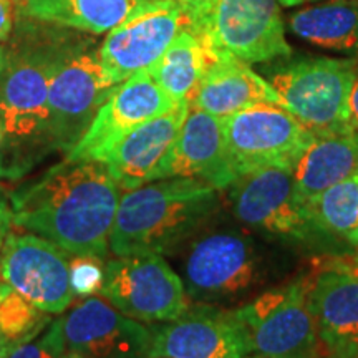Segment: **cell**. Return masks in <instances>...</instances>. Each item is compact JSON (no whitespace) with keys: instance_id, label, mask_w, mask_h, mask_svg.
Returning <instances> with one entry per match:
<instances>
[{"instance_id":"obj_40","label":"cell","mask_w":358,"mask_h":358,"mask_svg":"<svg viewBox=\"0 0 358 358\" xmlns=\"http://www.w3.org/2000/svg\"><path fill=\"white\" fill-rule=\"evenodd\" d=\"M0 282H2V279H0Z\"/></svg>"},{"instance_id":"obj_13","label":"cell","mask_w":358,"mask_h":358,"mask_svg":"<svg viewBox=\"0 0 358 358\" xmlns=\"http://www.w3.org/2000/svg\"><path fill=\"white\" fill-rule=\"evenodd\" d=\"M187 25L178 0H141L98 48L101 66L113 85L148 70Z\"/></svg>"},{"instance_id":"obj_32","label":"cell","mask_w":358,"mask_h":358,"mask_svg":"<svg viewBox=\"0 0 358 358\" xmlns=\"http://www.w3.org/2000/svg\"><path fill=\"white\" fill-rule=\"evenodd\" d=\"M13 27V2L0 0V43L6 42Z\"/></svg>"},{"instance_id":"obj_38","label":"cell","mask_w":358,"mask_h":358,"mask_svg":"<svg viewBox=\"0 0 358 358\" xmlns=\"http://www.w3.org/2000/svg\"><path fill=\"white\" fill-rule=\"evenodd\" d=\"M153 358H171V357H153Z\"/></svg>"},{"instance_id":"obj_21","label":"cell","mask_w":358,"mask_h":358,"mask_svg":"<svg viewBox=\"0 0 358 358\" xmlns=\"http://www.w3.org/2000/svg\"><path fill=\"white\" fill-rule=\"evenodd\" d=\"M295 185L310 201L343 179L358 173V129L313 134L292 168Z\"/></svg>"},{"instance_id":"obj_16","label":"cell","mask_w":358,"mask_h":358,"mask_svg":"<svg viewBox=\"0 0 358 358\" xmlns=\"http://www.w3.org/2000/svg\"><path fill=\"white\" fill-rule=\"evenodd\" d=\"M60 322L66 352L87 358H148L151 329L103 299H83Z\"/></svg>"},{"instance_id":"obj_39","label":"cell","mask_w":358,"mask_h":358,"mask_svg":"<svg viewBox=\"0 0 358 358\" xmlns=\"http://www.w3.org/2000/svg\"><path fill=\"white\" fill-rule=\"evenodd\" d=\"M355 259L358 261V249H357V256H355Z\"/></svg>"},{"instance_id":"obj_3","label":"cell","mask_w":358,"mask_h":358,"mask_svg":"<svg viewBox=\"0 0 358 358\" xmlns=\"http://www.w3.org/2000/svg\"><path fill=\"white\" fill-rule=\"evenodd\" d=\"M62 38L0 47V122L24 171L48 151V87Z\"/></svg>"},{"instance_id":"obj_19","label":"cell","mask_w":358,"mask_h":358,"mask_svg":"<svg viewBox=\"0 0 358 358\" xmlns=\"http://www.w3.org/2000/svg\"><path fill=\"white\" fill-rule=\"evenodd\" d=\"M189 108V101H179L166 113L134 128L111 148L103 163L122 191L151 182L159 163L176 141Z\"/></svg>"},{"instance_id":"obj_20","label":"cell","mask_w":358,"mask_h":358,"mask_svg":"<svg viewBox=\"0 0 358 358\" xmlns=\"http://www.w3.org/2000/svg\"><path fill=\"white\" fill-rule=\"evenodd\" d=\"M262 103L280 105L271 83L245 62L226 53H216L214 62L201 78L191 106L217 118H226L236 111Z\"/></svg>"},{"instance_id":"obj_35","label":"cell","mask_w":358,"mask_h":358,"mask_svg":"<svg viewBox=\"0 0 358 358\" xmlns=\"http://www.w3.org/2000/svg\"><path fill=\"white\" fill-rule=\"evenodd\" d=\"M313 2H325V0H279V3H282L284 7H295V6H302V3H313Z\"/></svg>"},{"instance_id":"obj_30","label":"cell","mask_w":358,"mask_h":358,"mask_svg":"<svg viewBox=\"0 0 358 358\" xmlns=\"http://www.w3.org/2000/svg\"><path fill=\"white\" fill-rule=\"evenodd\" d=\"M25 174L20 163L13 155L10 143L7 140L6 129L0 122V179H19Z\"/></svg>"},{"instance_id":"obj_23","label":"cell","mask_w":358,"mask_h":358,"mask_svg":"<svg viewBox=\"0 0 358 358\" xmlns=\"http://www.w3.org/2000/svg\"><path fill=\"white\" fill-rule=\"evenodd\" d=\"M214 52L206 40L189 27L179 32L158 60L150 66L151 75L174 101H192L201 78L213 64Z\"/></svg>"},{"instance_id":"obj_10","label":"cell","mask_w":358,"mask_h":358,"mask_svg":"<svg viewBox=\"0 0 358 358\" xmlns=\"http://www.w3.org/2000/svg\"><path fill=\"white\" fill-rule=\"evenodd\" d=\"M232 214L245 227L306 241L319 229L295 185L292 168H266L237 176L227 187Z\"/></svg>"},{"instance_id":"obj_12","label":"cell","mask_w":358,"mask_h":358,"mask_svg":"<svg viewBox=\"0 0 358 358\" xmlns=\"http://www.w3.org/2000/svg\"><path fill=\"white\" fill-rule=\"evenodd\" d=\"M70 254L34 232H8L0 248V279L45 313H64L75 295Z\"/></svg>"},{"instance_id":"obj_27","label":"cell","mask_w":358,"mask_h":358,"mask_svg":"<svg viewBox=\"0 0 358 358\" xmlns=\"http://www.w3.org/2000/svg\"><path fill=\"white\" fill-rule=\"evenodd\" d=\"M105 282V259L75 256L70 259V287L77 299L100 295Z\"/></svg>"},{"instance_id":"obj_14","label":"cell","mask_w":358,"mask_h":358,"mask_svg":"<svg viewBox=\"0 0 358 358\" xmlns=\"http://www.w3.org/2000/svg\"><path fill=\"white\" fill-rule=\"evenodd\" d=\"M248 335L236 310L191 302L176 320L151 327L148 358H244Z\"/></svg>"},{"instance_id":"obj_1","label":"cell","mask_w":358,"mask_h":358,"mask_svg":"<svg viewBox=\"0 0 358 358\" xmlns=\"http://www.w3.org/2000/svg\"><path fill=\"white\" fill-rule=\"evenodd\" d=\"M122 187L103 161L66 158L8 196L12 222L70 256L105 259Z\"/></svg>"},{"instance_id":"obj_25","label":"cell","mask_w":358,"mask_h":358,"mask_svg":"<svg viewBox=\"0 0 358 358\" xmlns=\"http://www.w3.org/2000/svg\"><path fill=\"white\" fill-rule=\"evenodd\" d=\"M308 211L320 232L358 249V173L308 201Z\"/></svg>"},{"instance_id":"obj_11","label":"cell","mask_w":358,"mask_h":358,"mask_svg":"<svg viewBox=\"0 0 358 358\" xmlns=\"http://www.w3.org/2000/svg\"><path fill=\"white\" fill-rule=\"evenodd\" d=\"M201 37L216 53L245 64L292 55L279 0H216Z\"/></svg>"},{"instance_id":"obj_34","label":"cell","mask_w":358,"mask_h":358,"mask_svg":"<svg viewBox=\"0 0 358 358\" xmlns=\"http://www.w3.org/2000/svg\"><path fill=\"white\" fill-rule=\"evenodd\" d=\"M350 122L352 127L358 129V70L355 82H353V88L350 93Z\"/></svg>"},{"instance_id":"obj_15","label":"cell","mask_w":358,"mask_h":358,"mask_svg":"<svg viewBox=\"0 0 358 358\" xmlns=\"http://www.w3.org/2000/svg\"><path fill=\"white\" fill-rule=\"evenodd\" d=\"M174 105L176 101L156 83L150 69L138 71L115 88L66 158L103 161L123 136Z\"/></svg>"},{"instance_id":"obj_2","label":"cell","mask_w":358,"mask_h":358,"mask_svg":"<svg viewBox=\"0 0 358 358\" xmlns=\"http://www.w3.org/2000/svg\"><path fill=\"white\" fill-rule=\"evenodd\" d=\"M219 209V191L201 179H158L124 191L110 234V250L116 257L176 254L211 226Z\"/></svg>"},{"instance_id":"obj_24","label":"cell","mask_w":358,"mask_h":358,"mask_svg":"<svg viewBox=\"0 0 358 358\" xmlns=\"http://www.w3.org/2000/svg\"><path fill=\"white\" fill-rule=\"evenodd\" d=\"M141 0H20L22 15L101 35L113 30Z\"/></svg>"},{"instance_id":"obj_36","label":"cell","mask_w":358,"mask_h":358,"mask_svg":"<svg viewBox=\"0 0 358 358\" xmlns=\"http://www.w3.org/2000/svg\"><path fill=\"white\" fill-rule=\"evenodd\" d=\"M62 358H87V357L78 355V353H75V352H65L64 357H62Z\"/></svg>"},{"instance_id":"obj_37","label":"cell","mask_w":358,"mask_h":358,"mask_svg":"<svg viewBox=\"0 0 358 358\" xmlns=\"http://www.w3.org/2000/svg\"><path fill=\"white\" fill-rule=\"evenodd\" d=\"M244 358H264V357H259V355H248V357H244Z\"/></svg>"},{"instance_id":"obj_5","label":"cell","mask_w":358,"mask_h":358,"mask_svg":"<svg viewBox=\"0 0 358 358\" xmlns=\"http://www.w3.org/2000/svg\"><path fill=\"white\" fill-rule=\"evenodd\" d=\"M358 70L355 58L285 57L267 71L280 106L313 134L355 129L350 122V93Z\"/></svg>"},{"instance_id":"obj_33","label":"cell","mask_w":358,"mask_h":358,"mask_svg":"<svg viewBox=\"0 0 358 358\" xmlns=\"http://www.w3.org/2000/svg\"><path fill=\"white\" fill-rule=\"evenodd\" d=\"M313 358H358V347H340V348L324 347Z\"/></svg>"},{"instance_id":"obj_9","label":"cell","mask_w":358,"mask_h":358,"mask_svg":"<svg viewBox=\"0 0 358 358\" xmlns=\"http://www.w3.org/2000/svg\"><path fill=\"white\" fill-rule=\"evenodd\" d=\"M100 295L123 315L151 325L176 320L191 306L181 275L159 254L111 259Z\"/></svg>"},{"instance_id":"obj_29","label":"cell","mask_w":358,"mask_h":358,"mask_svg":"<svg viewBox=\"0 0 358 358\" xmlns=\"http://www.w3.org/2000/svg\"><path fill=\"white\" fill-rule=\"evenodd\" d=\"M185 12L187 27L196 34H203L216 0H178Z\"/></svg>"},{"instance_id":"obj_17","label":"cell","mask_w":358,"mask_h":358,"mask_svg":"<svg viewBox=\"0 0 358 358\" xmlns=\"http://www.w3.org/2000/svg\"><path fill=\"white\" fill-rule=\"evenodd\" d=\"M306 275L308 307L324 347H358L357 259H322Z\"/></svg>"},{"instance_id":"obj_31","label":"cell","mask_w":358,"mask_h":358,"mask_svg":"<svg viewBox=\"0 0 358 358\" xmlns=\"http://www.w3.org/2000/svg\"><path fill=\"white\" fill-rule=\"evenodd\" d=\"M12 224L10 201H8V196L0 187V248H2L3 241H6L7 234L10 232Z\"/></svg>"},{"instance_id":"obj_22","label":"cell","mask_w":358,"mask_h":358,"mask_svg":"<svg viewBox=\"0 0 358 358\" xmlns=\"http://www.w3.org/2000/svg\"><path fill=\"white\" fill-rule=\"evenodd\" d=\"M290 30L306 42L358 60V0H327L295 12Z\"/></svg>"},{"instance_id":"obj_6","label":"cell","mask_w":358,"mask_h":358,"mask_svg":"<svg viewBox=\"0 0 358 358\" xmlns=\"http://www.w3.org/2000/svg\"><path fill=\"white\" fill-rule=\"evenodd\" d=\"M118 85L103 70L93 42L62 38L48 87V140L69 155Z\"/></svg>"},{"instance_id":"obj_4","label":"cell","mask_w":358,"mask_h":358,"mask_svg":"<svg viewBox=\"0 0 358 358\" xmlns=\"http://www.w3.org/2000/svg\"><path fill=\"white\" fill-rule=\"evenodd\" d=\"M182 250L181 279L191 302L232 306L252 295L266 274L256 239L239 227L208 226Z\"/></svg>"},{"instance_id":"obj_8","label":"cell","mask_w":358,"mask_h":358,"mask_svg":"<svg viewBox=\"0 0 358 358\" xmlns=\"http://www.w3.org/2000/svg\"><path fill=\"white\" fill-rule=\"evenodd\" d=\"M222 120L234 176L266 168H294L313 133L280 105L262 103Z\"/></svg>"},{"instance_id":"obj_7","label":"cell","mask_w":358,"mask_h":358,"mask_svg":"<svg viewBox=\"0 0 358 358\" xmlns=\"http://www.w3.org/2000/svg\"><path fill=\"white\" fill-rule=\"evenodd\" d=\"M250 355L313 358L324 348L308 307L307 275L264 290L236 308Z\"/></svg>"},{"instance_id":"obj_28","label":"cell","mask_w":358,"mask_h":358,"mask_svg":"<svg viewBox=\"0 0 358 358\" xmlns=\"http://www.w3.org/2000/svg\"><path fill=\"white\" fill-rule=\"evenodd\" d=\"M66 352L64 332L60 319L52 320V324L42 334L17 347L6 358H62Z\"/></svg>"},{"instance_id":"obj_26","label":"cell","mask_w":358,"mask_h":358,"mask_svg":"<svg viewBox=\"0 0 358 358\" xmlns=\"http://www.w3.org/2000/svg\"><path fill=\"white\" fill-rule=\"evenodd\" d=\"M52 324L50 313H45L0 282V358L37 337Z\"/></svg>"},{"instance_id":"obj_18","label":"cell","mask_w":358,"mask_h":358,"mask_svg":"<svg viewBox=\"0 0 358 358\" xmlns=\"http://www.w3.org/2000/svg\"><path fill=\"white\" fill-rule=\"evenodd\" d=\"M171 178L201 179L217 191L229 187L236 176L227 159L221 118L191 106L176 141L151 181Z\"/></svg>"}]
</instances>
